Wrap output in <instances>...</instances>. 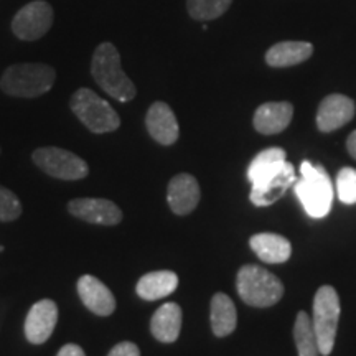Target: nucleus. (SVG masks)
Segmentation results:
<instances>
[{
    "label": "nucleus",
    "mask_w": 356,
    "mask_h": 356,
    "mask_svg": "<svg viewBox=\"0 0 356 356\" xmlns=\"http://www.w3.org/2000/svg\"><path fill=\"white\" fill-rule=\"evenodd\" d=\"M296 193L307 215L323 218L332 210L333 186L330 177L322 165L304 160L300 165V180L296 184Z\"/></svg>",
    "instance_id": "2"
},
{
    "label": "nucleus",
    "mask_w": 356,
    "mask_h": 356,
    "mask_svg": "<svg viewBox=\"0 0 356 356\" xmlns=\"http://www.w3.org/2000/svg\"><path fill=\"white\" fill-rule=\"evenodd\" d=\"M181 330V309L175 302L159 307L150 320V332L162 343H173Z\"/></svg>",
    "instance_id": "18"
},
{
    "label": "nucleus",
    "mask_w": 356,
    "mask_h": 356,
    "mask_svg": "<svg viewBox=\"0 0 356 356\" xmlns=\"http://www.w3.org/2000/svg\"><path fill=\"white\" fill-rule=\"evenodd\" d=\"M68 211L92 225L114 226L122 221L121 208L106 198H74L68 203Z\"/></svg>",
    "instance_id": "9"
},
{
    "label": "nucleus",
    "mask_w": 356,
    "mask_h": 356,
    "mask_svg": "<svg viewBox=\"0 0 356 356\" xmlns=\"http://www.w3.org/2000/svg\"><path fill=\"white\" fill-rule=\"evenodd\" d=\"M249 246L257 257L267 264H282L292 254L291 241H287L284 236L274 233L254 234L249 239Z\"/></svg>",
    "instance_id": "17"
},
{
    "label": "nucleus",
    "mask_w": 356,
    "mask_h": 356,
    "mask_svg": "<svg viewBox=\"0 0 356 356\" xmlns=\"http://www.w3.org/2000/svg\"><path fill=\"white\" fill-rule=\"evenodd\" d=\"M108 356H140V351L139 346L132 341H122V343L115 345Z\"/></svg>",
    "instance_id": "27"
},
{
    "label": "nucleus",
    "mask_w": 356,
    "mask_h": 356,
    "mask_svg": "<svg viewBox=\"0 0 356 356\" xmlns=\"http://www.w3.org/2000/svg\"><path fill=\"white\" fill-rule=\"evenodd\" d=\"M200 185L197 178L190 173H178L170 180L167 188L168 207L175 215H188L198 207Z\"/></svg>",
    "instance_id": "13"
},
{
    "label": "nucleus",
    "mask_w": 356,
    "mask_h": 356,
    "mask_svg": "<svg viewBox=\"0 0 356 356\" xmlns=\"http://www.w3.org/2000/svg\"><path fill=\"white\" fill-rule=\"evenodd\" d=\"M32 159L47 175L60 180H81L89 173L88 163L81 157L60 147H40Z\"/></svg>",
    "instance_id": "7"
},
{
    "label": "nucleus",
    "mask_w": 356,
    "mask_h": 356,
    "mask_svg": "<svg viewBox=\"0 0 356 356\" xmlns=\"http://www.w3.org/2000/svg\"><path fill=\"white\" fill-rule=\"evenodd\" d=\"M145 126L150 137L155 142H159L160 145L175 144L178 136H180L175 114H173L170 106L165 104V102L159 101L150 106L145 118Z\"/></svg>",
    "instance_id": "15"
},
{
    "label": "nucleus",
    "mask_w": 356,
    "mask_h": 356,
    "mask_svg": "<svg viewBox=\"0 0 356 356\" xmlns=\"http://www.w3.org/2000/svg\"><path fill=\"white\" fill-rule=\"evenodd\" d=\"M56 356H86V355H84L81 346L68 343V345H65L60 351H58Z\"/></svg>",
    "instance_id": "28"
},
{
    "label": "nucleus",
    "mask_w": 356,
    "mask_h": 356,
    "mask_svg": "<svg viewBox=\"0 0 356 356\" xmlns=\"http://www.w3.org/2000/svg\"><path fill=\"white\" fill-rule=\"evenodd\" d=\"M58 322V305L50 299H43L30 309L25 318V337L30 343L42 345L51 337Z\"/></svg>",
    "instance_id": "10"
},
{
    "label": "nucleus",
    "mask_w": 356,
    "mask_h": 356,
    "mask_svg": "<svg viewBox=\"0 0 356 356\" xmlns=\"http://www.w3.org/2000/svg\"><path fill=\"white\" fill-rule=\"evenodd\" d=\"M56 73L43 63L12 65L3 71L0 88L13 97H38L48 92L55 84Z\"/></svg>",
    "instance_id": "3"
},
{
    "label": "nucleus",
    "mask_w": 356,
    "mask_h": 356,
    "mask_svg": "<svg viewBox=\"0 0 356 356\" xmlns=\"http://www.w3.org/2000/svg\"><path fill=\"white\" fill-rule=\"evenodd\" d=\"M22 215V203L12 190L0 185V221H15Z\"/></svg>",
    "instance_id": "26"
},
{
    "label": "nucleus",
    "mask_w": 356,
    "mask_h": 356,
    "mask_svg": "<svg viewBox=\"0 0 356 356\" xmlns=\"http://www.w3.org/2000/svg\"><path fill=\"white\" fill-rule=\"evenodd\" d=\"M91 74L102 91L111 97L129 102L137 95V89L121 66V55L113 43L104 42L95 50L91 60Z\"/></svg>",
    "instance_id": "1"
},
{
    "label": "nucleus",
    "mask_w": 356,
    "mask_h": 356,
    "mask_svg": "<svg viewBox=\"0 0 356 356\" xmlns=\"http://www.w3.org/2000/svg\"><path fill=\"white\" fill-rule=\"evenodd\" d=\"M353 99L343 95H330L320 102L317 111V127L320 132H333L343 127L355 118Z\"/></svg>",
    "instance_id": "11"
},
{
    "label": "nucleus",
    "mask_w": 356,
    "mask_h": 356,
    "mask_svg": "<svg viewBox=\"0 0 356 356\" xmlns=\"http://www.w3.org/2000/svg\"><path fill=\"white\" fill-rule=\"evenodd\" d=\"M53 25V8L44 0H33L15 13L12 20V32L17 38L35 42L47 35Z\"/></svg>",
    "instance_id": "8"
},
{
    "label": "nucleus",
    "mask_w": 356,
    "mask_h": 356,
    "mask_svg": "<svg viewBox=\"0 0 356 356\" xmlns=\"http://www.w3.org/2000/svg\"><path fill=\"white\" fill-rule=\"evenodd\" d=\"M340 320V299L332 286L320 287L314 299V323L320 355L328 356L333 351Z\"/></svg>",
    "instance_id": "6"
},
{
    "label": "nucleus",
    "mask_w": 356,
    "mask_h": 356,
    "mask_svg": "<svg viewBox=\"0 0 356 356\" xmlns=\"http://www.w3.org/2000/svg\"><path fill=\"white\" fill-rule=\"evenodd\" d=\"M293 340H296L299 356L320 355L314 323H312V318L309 317V314H305V312H299V314H297L296 325H293Z\"/></svg>",
    "instance_id": "23"
},
{
    "label": "nucleus",
    "mask_w": 356,
    "mask_h": 356,
    "mask_svg": "<svg viewBox=\"0 0 356 356\" xmlns=\"http://www.w3.org/2000/svg\"><path fill=\"white\" fill-rule=\"evenodd\" d=\"M337 193L340 202L345 204L356 203V170L345 167L338 172L337 177Z\"/></svg>",
    "instance_id": "25"
},
{
    "label": "nucleus",
    "mask_w": 356,
    "mask_h": 356,
    "mask_svg": "<svg viewBox=\"0 0 356 356\" xmlns=\"http://www.w3.org/2000/svg\"><path fill=\"white\" fill-rule=\"evenodd\" d=\"M293 106L291 102H266L254 113V127L264 136L282 132L292 121Z\"/></svg>",
    "instance_id": "16"
},
{
    "label": "nucleus",
    "mask_w": 356,
    "mask_h": 356,
    "mask_svg": "<svg viewBox=\"0 0 356 356\" xmlns=\"http://www.w3.org/2000/svg\"><path fill=\"white\" fill-rule=\"evenodd\" d=\"M70 108L79 121L95 134L114 132L121 126V118L113 106L88 88L78 89L71 96Z\"/></svg>",
    "instance_id": "5"
},
{
    "label": "nucleus",
    "mask_w": 356,
    "mask_h": 356,
    "mask_svg": "<svg viewBox=\"0 0 356 356\" xmlns=\"http://www.w3.org/2000/svg\"><path fill=\"white\" fill-rule=\"evenodd\" d=\"M346 147H348V152L351 157L356 160V131H353L348 136V140H346Z\"/></svg>",
    "instance_id": "29"
},
{
    "label": "nucleus",
    "mask_w": 356,
    "mask_h": 356,
    "mask_svg": "<svg viewBox=\"0 0 356 356\" xmlns=\"http://www.w3.org/2000/svg\"><path fill=\"white\" fill-rule=\"evenodd\" d=\"M286 162V150L280 149V147H270V149L262 150L261 154L256 155L248 168V180L252 185L259 184L264 178L277 172Z\"/></svg>",
    "instance_id": "22"
},
{
    "label": "nucleus",
    "mask_w": 356,
    "mask_h": 356,
    "mask_svg": "<svg viewBox=\"0 0 356 356\" xmlns=\"http://www.w3.org/2000/svg\"><path fill=\"white\" fill-rule=\"evenodd\" d=\"M236 289L244 304L251 307H273L282 299V282L264 267L243 266L236 277Z\"/></svg>",
    "instance_id": "4"
},
{
    "label": "nucleus",
    "mask_w": 356,
    "mask_h": 356,
    "mask_svg": "<svg viewBox=\"0 0 356 356\" xmlns=\"http://www.w3.org/2000/svg\"><path fill=\"white\" fill-rule=\"evenodd\" d=\"M314 53L312 43L307 42H280L266 53V63L273 68H287L304 63Z\"/></svg>",
    "instance_id": "19"
},
{
    "label": "nucleus",
    "mask_w": 356,
    "mask_h": 356,
    "mask_svg": "<svg viewBox=\"0 0 356 356\" xmlns=\"http://www.w3.org/2000/svg\"><path fill=\"white\" fill-rule=\"evenodd\" d=\"M211 328L216 337H228L238 325V315L233 300L226 293H215L211 299Z\"/></svg>",
    "instance_id": "21"
},
{
    "label": "nucleus",
    "mask_w": 356,
    "mask_h": 356,
    "mask_svg": "<svg viewBox=\"0 0 356 356\" xmlns=\"http://www.w3.org/2000/svg\"><path fill=\"white\" fill-rule=\"evenodd\" d=\"M293 181H296V172H293L292 163L286 162L273 175L264 178L259 184L252 185L249 198L256 207H269L279 198H282V195L286 193Z\"/></svg>",
    "instance_id": "12"
},
{
    "label": "nucleus",
    "mask_w": 356,
    "mask_h": 356,
    "mask_svg": "<svg viewBox=\"0 0 356 356\" xmlns=\"http://www.w3.org/2000/svg\"><path fill=\"white\" fill-rule=\"evenodd\" d=\"M233 0H186V8L191 19L195 20H215L228 10Z\"/></svg>",
    "instance_id": "24"
},
{
    "label": "nucleus",
    "mask_w": 356,
    "mask_h": 356,
    "mask_svg": "<svg viewBox=\"0 0 356 356\" xmlns=\"http://www.w3.org/2000/svg\"><path fill=\"white\" fill-rule=\"evenodd\" d=\"M178 277L172 270H155L142 275L137 282V296L144 300H159L175 292Z\"/></svg>",
    "instance_id": "20"
},
{
    "label": "nucleus",
    "mask_w": 356,
    "mask_h": 356,
    "mask_svg": "<svg viewBox=\"0 0 356 356\" xmlns=\"http://www.w3.org/2000/svg\"><path fill=\"white\" fill-rule=\"evenodd\" d=\"M79 299L92 314L99 317H108L115 310V299L113 292L104 282L95 275H83L78 280Z\"/></svg>",
    "instance_id": "14"
}]
</instances>
